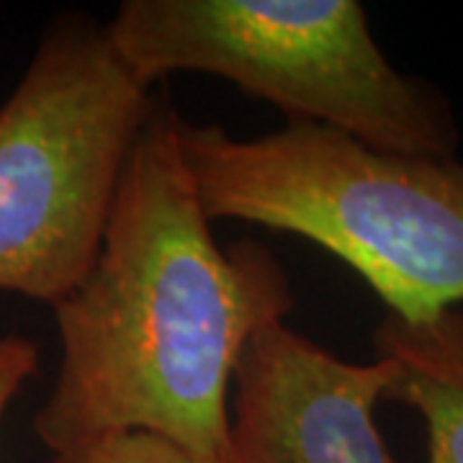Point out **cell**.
<instances>
[{
  "label": "cell",
  "instance_id": "6da1fadb",
  "mask_svg": "<svg viewBox=\"0 0 463 463\" xmlns=\"http://www.w3.org/2000/svg\"><path fill=\"white\" fill-rule=\"evenodd\" d=\"M163 103L116 188L99 258L54 304L60 371L33 417L47 450L103 432H152L222 463L234 368L248 343L294 309L270 250L219 248Z\"/></svg>",
  "mask_w": 463,
  "mask_h": 463
},
{
  "label": "cell",
  "instance_id": "ba28073f",
  "mask_svg": "<svg viewBox=\"0 0 463 463\" xmlns=\"http://www.w3.org/2000/svg\"><path fill=\"white\" fill-rule=\"evenodd\" d=\"M39 368V350L24 335H0V420Z\"/></svg>",
  "mask_w": 463,
  "mask_h": 463
},
{
  "label": "cell",
  "instance_id": "3957f363",
  "mask_svg": "<svg viewBox=\"0 0 463 463\" xmlns=\"http://www.w3.org/2000/svg\"><path fill=\"white\" fill-rule=\"evenodd\" d=\"M134 75L203 72L386 152L456 157L446 96L402 72L355 0H124L106 24Z\"/></svg>",
  "mask_w": 463,
  "mask_h": 463
},
{
  "label": "cell",
  "instance_id": "8992f818",
  "mask_svg": "<svg viewBox=\"0 0 463 463\" xmlns=\"http://www.w3.org/2000/svg\"><path fill=\"white\" fill-rule=\"evenodd\" d=\"M373 358L392 365L383 402L412 407L428 428V463H463V307L404 322L386 315Z\"/></svg>",
  "mask_w": 463,
  "mask_h": 463
},
{
  "label": "cell",
  "instance_id": "5b68a950",
  "mask_svg": "<svg viewBox=\"0 0 463 463\" xmlns=\"http://www.w3.org/2000/svg\"><path fill=\"white\" fill-rule=\"evenodd\" d=\"M392 365L353 364L276 322L234 368L222 463H397L376 425Z\"/></svg>",
  "mask_w": 463,
  "mask_h": 463
},
{
  "label": "cell",
  "instance_id": "7a4b0ae2",
  "mask_svg": "<svg viewBox=\"0 0 463 463\" xmlns=\"http://www.w3.org/2000/svg\"><path fill=\"white\" fill-rule=\"evenodd\" d=\"M209 219L288 232L350 265L389 315L420 322L463 304V163L386 152L319 124L240 139L178 127Z\"/></svg>",
  "mask_w": 463,
  "mask_h": 463
},
{
  "label": "cell",
  "instance_id": "52a82bcc",
  "mask_svg": "<svg viewBox=\"0 0 463 463\" xmlns=\"http://www.w3.org/2000/svg\"><path fill=\"white\" fill-rule=\"evenodd\" d=\"M50 463H199L181 446L152 432H103L52 450Z\"/></svg>",
  "mask_w": 463,
  "mask_h": 463
},
{
  "label": "cell",
  "instance_id": "277c9868",
  "mask_svg": "<svg viewBox=\"0 0 463 463\" xmlns=\"http://www.w3.org/2000/svg\"><path fill=\"white\" fill-rule=\"evenodd\" d=\"M155 106L106 24L62 14L42 32L0 106V291L54 307L78 288Z\"/></svg>",
  "mask_w": 463,
  "mask_h": 463
}]
</instances>
